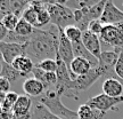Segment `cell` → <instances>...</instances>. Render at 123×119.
Returning a JSON list of instances; mask_svg holds the SVG:
<instances>
[{
    "label": "cell",
    "mask_w": 123,
    "mask_h": 119,
    "mask_svg": "<svg viewBox=\"0 0 123 119\" xmlns=\"http://www.w3.org/2000/svg\"><path fill=\"white\" fill-rule=\"evenodd\" d=\"M59 44V32L58 28L51 24L48 30L35 29L34 32L25 45V55L30 57L35 65L40 62L56 58Z\"/></svg>",
    "instance_id": "1"
},
{
    "label": "cell",
    "mask_w": 123,
    "mask_h": 119,
    "mask_svg": "<svg viewBox=\"0 0 123 119\" xmlns=\"http://www.w3.org/2000/svg\"><path fill=\"white\" fill-rule=\"evenodd\" d=\"M8 32L9 31L7 30L1 23H0V40H1V41H4V40L6 39V37H7V35H8Z\"/></svg>",
    "instance_id": "31"
},
{
    "label": "cell",
    "mask_w": 123,
    "mask_h": 119,
    "mask_svg": "<svg viewBox=\"0 0 123 119\" xmlns=\"http://www.w3.org/2000/svg\"><path fill=\"white\" fill-rule=\"evenodd\" d=\"M101 0H68L66 6L73 9H82V8H91Z\"/></svg>",
    "instance_id": "23"
},
{
    "label": "cell",
    "mask_w": 123,
    "mask_h": 119,
    "mask_svg": "<svg viewBox=\"0 0 123 119\" xmlns=\"http://www.w3.org/2000/svg\"><path fill=\"white\" fill-rule=\"evenodd\" d=\"M35 66H38L39 69L43 70L44 72H56L57 71V62H56V58L44 60V61L40 62L39 64H37Z\"/></svg>",
    "instance_id": "26"
},
{
    "label": "cell",
    "mask_w": 123,
    "mask_h": 119,
    "mask_svg": "<svg viewBox=\"0 0 123 119\" xmlns=\"http://www.w3.org/2000/svg\"><path fill=\"white\" fill-rule=\"evenodd\" d=\"M100 77H103V73H101V71L99 70V68H98V66L92 68L91 71L88 72L87 75L79 76L76 79L72 80V83L70 84V86L67 87L65 96L78 98L80 93H82V92H84V91H87L88 88H90Z\"/></svg>",
    "instance_id": "3"
},
{
    "label": "cell",
    "mask_w": 123,
    "mask_h": 119,
    "mask_svg": "<svg viewBox=\"0 0 123 119\" xmlns=\"http://www.w3.org/2000/svg\"><path fill=\"white\" fill-rule=\"evenodd\" d=\"M92 69V65L91 63L84 58H81V57H75L72 63H71L70 68V75H71V78L72 80L76 79L79 76H83V75H87L88 72H90Z\"/></svg>",
    "instance_id": "12"
},
{
    "label": "cell",
    "mask_w": 123,
    "mask_h": 119,
    "mask_svg": "<svg viewBox=\"0 0 123 119\" xmlns=\"http://www.w3.org/2000/svg\"><path fill=\"white\" fill-rule=\"evenodd\" d=\"M0 77H4L6 79H8L10 81V84L16 83L19 78H24L22 73H19L13 64H9L6 61L1 60V70H0Z\"/></svg>",
    "instance_id": "20"
},
{
    "label": "cell",
    "mask_w": 123,
    "mask_h": 119,
    "mask_svg": "<svg viewBox=\"0 0 123 119\" xmlns=\"http://www.w3.org/2000/svg\"><path fill=\"white\" fill-rule=\"evenodd\" d=\"M9 89H10V81L4 77H0V91H1V93L7 94L10 92Z\"/></svg>",
    "instance_id": "30"
},
{
    "label": "cell",
    "mask_w": 123,
    "mask_h": 119,
    "mask_svg": "<svg viewBox=\"0 0 123 119\" xmlns=\"http://www.w3.org/2000/svg\"><path fill=\"white\" fill-rule=\"evenodd\" d=\"M119 103H123V95L119 97H112L104 93L91 97L87 101V104L91 106L92 109L103 111V112H107L108 110H115V106Z\"/></svg>",
    "instance_id": "5"
},
{
    "label": "cell",
    "mask_w": 123,
    "mask_h": 119,
    "mask_svg": "<svg viewBox=\"0 0 123 119\" xmlns=\"http://www.w3.org/2000/svg\"><path fill=\"white\" fill-rule=\"evenodd\" d=\"M23 91L30 97L37 98V97L41 96L46 92V87H44V85L40 80L35 79L33 77V78H27V79L24 80V83H23Z\"/></svg>",
    "instance_id": "13"
},
{
    "label": "cell",
    "mask_w": 123,
    "mask_h": 119,
    "mask_svg": "<svg viewBox=\"0 0 123 119\" xmlns=\"http://www.w3.org/2000/svg\"><path fill=\"white\" fill-rule=\"evenodd\" d=\"M62 95L56 89H48L41 95V96L34 98L35 101L42 103L44 106H47L49 110L55 116H57L62 119H79L78 112L68 109L67 106L63 104L61 101Z\"/></svg>",
    "instance_id": "2"
},
{
    "label": "cell",
    "mask_w": 123,
    "mask_h": 119,
    "mask_svg": "<svg viewBox=\"0 0 123 119\" xmlns=\"http://www.w3.org/2000/svg\"><path fill=\"white\" fill-rule=\"evenodd\" d=\"M33 106V98L30 97L29 95H19L18 100L16 101L15 105L13 108L14 116H23L31 113Z\"/></svg>",
    "instance_id": "15"
},
{
    "label": "cell",
    "mask_w": 123,
    "mask_h": 119,
    "mask_svg": "<svg viewBox=\"0 0 123 119\" xmlns=\"http://www.w3.org/2000/svg\"><path fill=\"white\" fill-rule=\"evenodd\" d=\"M13 66L19 73H22L23 77H26L29 73L33 72L35 64L33 63V61L30 57H27L26 55H22V56L17 57L13 62Z\"/></svg>",
    "instance_id": "17"
},
{
    "label": "cell",
    "mask_w": 123,
    "mask_h": 119,
    "mask_svg": "<svg viewBox=\"0 0 123 119\" xmlns=\"http://www.w3.org/2000/svg\"><path fill=\"white\" fill-rule=\"evenodd\" d=\"M19 16L15 15V14H8L2 17L1 20V24L4 25L8 31H15L16 27H17L18 22H19Z\"/></svg>",
    "instance_id": "25"
},
{
    "label": "cell",
    "mask_w": 123,
    "mask_h": 119,
    "mask_svg": "<svg viewBox=\"0 0 123 119\" xmlns=\"http://www.w3.org/2000/svg\"><path fill=\"white\" fill-rule=\"evenodd\" d=\"M115 75L119 76L121 79H123V55L122 54H120L119 61L115 64Z\"/></svg>",
    "instance_id": "29"
},
{
    "label": "cell",
    "mask_w": 123,
    "mask_h": 119,
    "mask_svg": "<svg viewBox=\"0 0 123 119\" xmlns=\"http://www.w3.org/2000/svg\"><path fill=\"white\" fill-rule=\"evenodd\" d=\"M35 28L33 25H31L29 22H26L24 18L21 17L19 20V22H18L17 27L15 29V32L17 33V35H22V37H27V38H30L32 33L34 32Z\"/></svg>",
    "instance_id": "21"
},
{
    "label": "cell",
    "mask_w": 123,
    "mask_h": 119,
    "mask_svg": "<svg viewBox=\"0 0 123 119\" xmlns=\"http://www.w3.org/2000/svg\"><path fill=\"white\" fill-rule=\"evenodd\" d=\"M32 119H62L55 116L47 106L42 103L35 101L33 98V106H32Z\"/></svg>",
    "instance_id": "18"
},
{
    "label": "cell",
    "mask_w": 123,
    "mask_h": 119,
    "mask_svg": "<svg viewBox=\"0 0 123 119\" xmlns=\"http://www.w3.org/2000/svg\"><path fill=\"white\" fill-rule=\"evenodd\" d=\"M17 93L15 92H9L6 94V96L4 97V100L1 101V111H12L16 101L18 100Z\"/></svg>",
    "instance_id": "22"
},
{
    "label": "cell",
    "mask_w": 123,
    "mask_h": 119,
    "mask_svg": "<svg viewBox=\"0 0 123 119\" xmlns=\"http://www.w3.org/2000/svg\"><path fill=\"white\" fill-rule=\"evenodd\" d=\"M82 42L95 57H97L98 60L100 58L103 52H101V41L99 35H93L90 31H86L82 35Z\"/></svg>",
    "instance_id": "11"
},
{
    "label": "cell",
    "mask_w": 123,
    "mask_h": 119,
    "mask_svg": "<svg viewBox=\"0 0 123 119\" xmlns=\"http://www.w3.org/2000/svg\"><path fill=\"white\" fill-rule=\"evenodd\" d=\"M100 21L104 25H116L123 22V12L115 6L113 0H108L100 17Z\"/></svg>",
    "instance_id": "10"
},
{
    "label": "cell",
    "mask_w": 123,
    "mask_h": 119,
    "mask_svg": "<svg viewBox=\"0 0 123 119\" xmlns=\"http://www.w3.org/2000/svg\"><path fill=\"white\" fill-rule=\"evenodd\" d=\"M64 32H65L66 37L70 39V41L73 44V42H78V41H81L82 40V35H83V32L81 31L80 28H78L76 25H71V27H67L66 29H64Z\"/></svg>",
    "instance_id": "24"
},
{
    "label": "cell",
    "mask_w": 123,
    "mask_h": 119,
    "mask_svg": "<svg viewBox=\"0 0 123 119\" xmlns=\"http://www.w3.org/2000/svg\"><path fill=\"white\" fill-rule=\"evenodd\" d=\"M50 17H51V24L57 28L66 29L71 25H76L74 18V10L65 5L49 4L47 5Z\"/></svg>",
    "instance_id": "4"
},
{
    "label": "cell",
    "mask_w": 123,
    "mask_h": 119,
    "mask_svg": "<svg viewBox=\"0 0 123 119\" xmlns=\"http://www.w3.org/2000/svg\"><path fill=\"white\" fill-rule=\"evenodd\" d=\"M67 1H68V0H54V2H55V4H57V5H65V6H66V4H67Z\"/></svg>",
    "instance_id": "34"
},
{
    "label": "cell",
    "mask_w": 123,
    "mask_h": 119,
    "mask_svg": "<svg viewBox=\"0 0 123 119\" xmlns=\"http://www.w3.org/2000/svg\"><path fill=\"white\" fill-rule=\"evenodd\" d=\"M104 27H105V25L101 23L100 20H95V21H91V22H90L88 31H90V32L93 33V35H100L103 30H104Z\"/></svg>",
    "instance_id": "28"
},
{
    "label": "cell",
    "mask_w": 123,
    "mask_h": 119,
    "mask_svg": "<svg viewBox=\"0 0 123 119\" xmlns=\"http://www.w3.org/2000/svg\"><path fill=\"white\" fill-rule=\"evenodd\" d=\"M106 118V112H103V111L99 110H95V113H93V117L91 119H105Z\"/></svg>",
    "instance_id": "32"
},
{
    "label": "cell",
    "mask_w": 123,
    "mask_h": 119,
    "mask_svg": "<svg viewBox=\"0 0 123 119\" xmlns=\"http://www.w3.org/2000/svg\"><path fill=\"white\" fill-rule=\"evenodd\" d=\"M14 119H32V112L23 116H14Z\"/></svg>",
    "instance_id": "33"
},
{
    "label": "cell",
    "mask_w": 123,
    "mask_h": 119,
    "mask_svg": "<svg viewBox=\"0 0 123 119\" xmlns=\"http://www.w3.org/2000/svg\"><path fill=\"white\" fill-rule=\"evenodd\" d=\"M73 53H74L75 57H81V58H84V60L89 61L91 63L92 68H96L99 64V60L97 57H95L87 49V47L82 42V40L78 41V42H73Z\"/></svg>",
    "instance_id": "16"
},
{
    "label": "cell",
    "mask_w": 123,
    "mask_h": 119,
    "mask_svg": "<svg viewBox=\"0 0 123 119\" xmlns=\"http://www.w3.org/2000/svg\"><path fill=\"white\" fill-rule=\"evenodd\" d=\"M119 57L120 54L116 53L115 50H111V52L105 50V52L101 53L100 58H99V64L97 66L101 71L103 77L112 75V73L115 75V64L119 61Z\"/></svg>",
    "instance_id": "8"
},
{
    "label": "cell",
    "mask_w": 123,
    "mask_h": 119,
    "mask_svg": "<svg viewBox=\"0 0 123 119\" xmlns=\"http://www.w3.org/2000/svg\"><path fill=\"white\" fill-rule=\"evenodd\" d=\"M117 37H119V30H117L116 25H105L101 35H99L100 41L103 44L111 45L113 47H115Z\"/></svg>",
    "instance_id": "19"
},
{
    "label": "cell",
    "mask_w": 123,
    "mask_h": 119,
    "mask_svg": "<svg viewBox=\"0 0 123 119\" xmlns=\"http://www.w3.org/2000/svg\"><path fill=\"white\" fill-rule=\"evenodd\" d=\"M58 32H59V44H58L57 53L63 58V61L66 63V65L70 68L72 61L75 58L74 53H73V44L66 37L65 32H64V29L58 28Z\"/></svg>",
    "instance_id": "9"
},
{
    "label": "cell",
    "mask_w": 123,
    "mask_h": 119,
    "mask_svg": "<svg viewBox=\"0 0 123 119\" xmlns=\"http://www.w3.org/2000/svg\"><path fill=\"white\" fill-rule=\"evenodd\" d=\"M104 94L112 97H119L123 95V85L115 78H106L103 83Z\"/></svg>",
    "instance_id": "14"
},
{
    "label": "cell",
    "mask_w": 123,
    "mask_h": 119,
    "mask_svg": "<svg viewBox=\"0 0 123 119\" xmlns=\"http://www.w3.org/2000/svg\"><path fill=\"white\" fill-rule=\"evenodd\" d=\"M0 52L4 61L9 64H13V62L17 57L25 55V45L0 41Z\"/></svg>",
    "instance_id": "6"
},
{
    "label": "cell",
    "mask_w": 123,
    "mask_h": 119,
    "mask_svg": "<svg viewBox=\"0 0 123 119\" xmlns=\"http://www.w3.org/2000/svg\"><path fill=\"white\" fill-rule=\"evenodd\" d=\"M29 5H30V0H0V12L2 17L8 14L23 16Z\"/></svg>",
    "instance_id": "7"
},
{
    "label": "cell",
    "mask_w": 123,
    "mask_h": 119,
    "mask_svg": "<svg viewBox=\"0 0 123 119\" xmlns=\"http://www.w3.org/2000/svg\"><path fill=\"white\" fill-rule=\"evenodd\" d=\"M76 112H78L79 119H91L95 113V109H92L91 106L86 103V104H81Z\"/></svg>",
    "instance_id": "27"
}]
</instances>
